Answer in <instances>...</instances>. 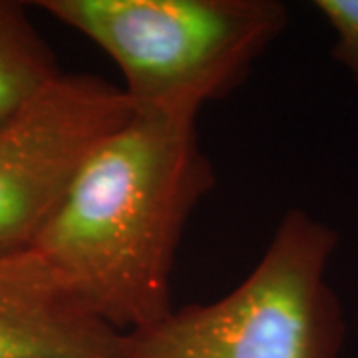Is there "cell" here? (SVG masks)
<instances>
[{
	"label": "cell",
	"instance_id": "obj_1",
	"mask_svg": "<svg viewBox=\"0 0 358 358\" xmlns=\"http://www.w3.org/2000/svg\"><path fill=\"white\" fill-rule=\"evenodd\" d=\"M215 187L195 124L134 114L84 159L30 247L117 333L169 315L179 241Z\"/></svg>",
	"mask_w": 358,
	"mask_h": 358
},
{
	"label": "cell",
	"instance_id": "obj_2",
	"mask_svg": "<svg viewBox=\"0 0 358 358\" xmlns=\"http://www.w3.org/2000/svg\"><path fill=\"white\" fill-rule=\"evenodd\" d=\"M117 66L131 112L195 124L289 22L277 0H40Z\"/></svg>",
	"mask_w": 358,
	"mask_h": 358
},
{
	"label": "cell",
	"instance_id": "obj_3",
	"mask_svg": "<svg viewBox=\"0 0 358 358\" xmlns=\"http://www.w3.org/2000/svg\"><path fill=\"white\" fill-rule=\"evenodd\" d=\"M336 245L333 227L287 211L233 291L124 334L120 358H341L345 310L327 279Z\"/></svg>",
	"mask_w": 358,
	"mask_h": 358
},
{
	"label": "cell",
	"instance_id": "obj_4",
	"mask_svg": "<svg viewBox=\"0 0 358 358\" xmlns=\"http://www.w3.org/2000/svg\"><path fill=\"white\" fill-rule=\"evenodd\" d=\"M129 115L122 88L64 72L0 124V253L34 243L90 152Z\"/></svg>",
	"mask_w": 358,
	"mask_h": 358
},
{
	"label": "cell",
	"instance_id": "obj_5",
	"mask_svg": "<svg viewBox=\"0 0 358 358\" xmlns=\"http://www.w3.org/2000/svg\"><path fill=\"white\" fill-rule=\"evenodd\" d=\"M122 343L36 247L0 253V358H120Z\"/></svg>",
	"mask_w": 358,
	"mask_h": 358
},
{
	"label": "cell",
	"instance_id": "obj_6",
	"mask_svg": "<svg viewBox=\"0 0 358 358\" xmlns=\"http://www.w3.org/2000/svg\"><path fill=\"white\" fill-rule=\"evenodd\" d=\"M62 74L26 4L0 0V124L20 114Z\"/></svg>",
	"mask_w": 358,
	"mask_h": 358
},
{
	"label": "cell",
	"instance_id": "obj_7",
	"mask_svg": "<svg viewBox=\"0 0 358 358\" xmlns=\"http://www.w3.org/2000/svg\"><path fill=\"white\" fill-rule=\"evenodd\" d=\"M313 6L333 30V58L358 86V0H315Z\"/></svg>",
	"mask_w": 358,
	"mask_h": 358
}]
</instances>
